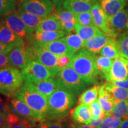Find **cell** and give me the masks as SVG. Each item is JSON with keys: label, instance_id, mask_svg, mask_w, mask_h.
I'll use <instances>...</instances> for the list:
<instances>
[{"label": "cell", "instance_id": "6da1fadb", "mask_svg": "<svg viewBox=\"0 0 128 128\" xmlns=\"http://www.w3.org/2000/svg\"><path fill=\"white\" fill-rule=\"evenodd\" d=\"M68 66L71 67L88 85L94 84L99 75L95 55L84 48L77 51L71 57Z\"/></svg>", "mask_w": 128, "mask_h": 128}, {"label": "cell", "instance_id": "7a4b0ae2", "mask_svg": "<svg viewBox=\"0 0 128 128\" xmlns=\"http://www.w3.org/2000/svg\"><path fill=\"white\" fill-rule=\"evenodd\" d=\"M76 96L58 89L47 97L48 113L45 120H60L65 118L76 104Z\"/></svg>", "mask_w": 128, "mask_h": 128}, {"label": "cell", "instance_id": "3957f363", "mask_svg": "<svg viewBox=\"0 0 128 128\" xmlns=\"http://www.w3.org/2000/svg\"><path fill=\"white\" fill-rule=\"evenodd\" d=\"M13 97L23 101L40 119H45L48 113L47 97L34 90L28 83L24 82L20 89Z\"/></svg>", "mask_w": 128, "mask_h": 128}, {"label": "cell", "instance_id": "277c9868", "mask_svg": "<svg viewBox=\"0 0 128 128\" xmlns=\"http://www.w3.org/2000/svg\"><path fill=\"white\" fill-rule=\"evenodd\" d=\"M59 89L78 96L88 84L80 77L76 72L68 66L58 71L55 76Z\"/></svg>", "mask_w": 128, "mask_h": 128}, {"label": "cell", "instance_id": "5b68a950", "mask_svg": "<svg viewBox=\"0 0 128 128\" xmlns=\"http://www.w3.org/2000/svg\"><path fill=\"white\" fill-rule=\"evenodd\" d=\"M24 82L22 71L8 65L0 68V94L11 97L23 86Z\"/></svg>", "mask_w": 128, "mask_h": 128}, {"label": "cell", "instance_id": "8992f818", "mask_svg": "<svg viewBox=\"0 0 128 128\" xmlns=\"http://www.w3.org/2000/svg\"><path fill=\"white\" fill-rule=\"evenodd\" d=\"M9 65L23 70L32 60H36L33 48L29 44L17 46L7 54Z\"/></svg>", "mask_w": 128, "mask_h": 128}, {"label": "cell", "instance_id": "52a82bcc", "mask_svg": "<svg viewBox=\"0 0 128 128\" xmlns=\"http://www.w3.org/2000/svg\"><path fill=\"white\" fill-rule=\"evenodd\" d=\"M25 81L37 82L49 78H55L47 67L36 60H32L25 68L22 70Z\"/></svg>", "mask_w": 128, "mask_h": 128}, {"label": "cell", "instance_id": "ba28073f", "mask_svg": "<svg viewBox=\"0 0 128 128\" xmlns=\"http://www.w3.org/2000/svg\"><path fill=\"white\" fill-rule=\"evenodd\" d=\"M18 2L25 11L42 17L52 15L55 10L52 0H18Z\"/></svg>", "mask_w": 128, "mask_h": 128}, {"label": "cell", "instance_id": "9c48e42d", "mask_svg": "<svg viewBox=\"0 0 128 128\" xmlns=\"http://www.w3.org/2000/svg\"><path fill=\"white\" fill-rule=\"evenodd\" d=\"M4 22L16 34L28 41L33 34L20 18L17 11L4 16Z\"/></svg>", "mask_w": 128, "mask_h": 128}, {"label": "cell", "instance_id": "30bf717a", "mask_svg": "<svg viewBox=\"0 0 128 128\" xmlns=\"http://www.w3.org/2000/svg\"><path fill=\"white\" fill-rule=\"evenodd\" d=\"M110 36L116 39L122 33L128 32V12L125 9L115 14L108 21Z\"/></svg>", "mask_w": 128, "mask_h": 128}, {"label": "cell", "instance_id": "8fae6325", "mask_svg": "<svg viewBox=\"0 0 128 128\" xmlns=\"http://www.w3.org/2000/svg\"><path fill=\"white\" fill-rule=\"evenodd\" d=\"M34 51L36 60L47 67L55 76L59 70L57 68L58 56L50 51L38 46H30Z\"/></svg>", "mask_w": 128, "mask_h": 128}, {"label": "cell", "instance_id": "7c38bea8", "mask_svg": "<svg viewBox=\"0 0 128 128\" xmlns=\"http://www.w3.org/2000/svg\"><path fill=\"white\" fill-rule=\"evenodd\" d=\"M128 79V60L123 56L113 60L107 80Z\"/></svg>", "mask_w": 128, "mask_h": 128}, {"label": "cell", "instance_id": "4fadbf2b", "mask_svg": "<svg viewBox=\"0 0 128 128\" xmlns=\"http://www.w3.org/2000/svg\"><path fill=\"white\" fill-rule=\"evenodd\" d=\"M33 45L38 46L47 49L58 57L61 56L72 57L74 55L62 38L47 43H33L30 46Z\"/></svg>", "mask_w": 128, "mask_h": 128}, {"label": "cell", "instance_id": "5bb4252c", "mask_svg": "<svg viewBox=\"0 0 128 128\" xmlns=\"http://www.w3.org/2000/svg\"><path fill=\"white\" fill-rule=\"evenodd\" d=\"M91 14L93 19L94 26L101 31L110 36V28L108 21L100 3L97 1L94 3L91 10Z\"/></svg>", "mask_w": 128, "mask_h": 128}, {"label": "cell", "instance_id": "9a60e30c", "mask_svg": "<svg viewBox=\"0 0 128 128\" xmlns=\"http://www.w3.org/2000/svg\"><path fill=\"white\" fill-rule=\"evenodd\" d=\"M112 39L114 38L102 32L100 34L96 35L87 40L83 42L82 48H84L91 54L96 55L100 52L103 46Z\"/></svg>", "mask_w": 128, "mask_h": 128}, {"label": "cell", "instance_id": "2e32d148", "mask_svg": "<svg viewBox=\"0 0 128 128\" xmlns=\"http://www.w3.org/2000/svg\"><path fill=\"white\" fill-rule=\"evenodd\" d=\"M0 42L6 44H13L16 47L26 44L24 39L12 32L4 21L0 22Z\"/></svg>", "mask_w": 128, "mask_h": 128}, {"label": "cell", "instance_id": "e0dca14e", "mask_svg": "<svg viewBox=\"0 0 128 128\" xmlns=\"http://www.w3.org/2000/svg\"><path fill=\"white\" fill-rule=\"evenodd\" d=\"M66 34L64 30L58 31H40L35 30L31 38L28 41V44L33 43H47L63 38Z\"/></svg>", "mask_w": 128, "mask_h": 128}, {"label": "cell", "instance_id": "ac0fdd59", "mask_svg": "<svg viewBox=\"0 0 128 128\" xmlns=\"http://www.w3.org/2000/svg\"><path fill=\"white\" fill-rule=\"evenodd\" d=\"M24 82L28 83L37 92L42 94L46 97H48L55 90L59 89L55 78H49L37 82H30L25 81Z\"/></svg>", "mask_w": 128, "mask_h": 128}, {"label": "cell", "instance_id": "d6986e66", "mask_svg": "<svg viewBox=\"0 0 128 128\" xmlns=\"http://www.w3.org/2000/svg\"><path fill=\"white\" fill-rule=\"evenodd\" d=\"M93 4L88 0H65L62 5V8L78 14L90 12Z\"/></svg>", "mask_w": 128, "mask_h": 128}, {"label": "cell", "instance_id": "ffe728a7", "mask_svg": "<svg viewBox=\"0 0 128 128\" xmlns=\"http://www.w3.org/2000/svg\"><path fill=\"white\" fill-rule=\"evenodd\" d=\"M11 104L17 114L24 119L42 120L23 101L14 97L11 100Z\"/></svg>", "mask_w": 128, "mask_h": 128}, {"label": "cell", "instance_id": "44dd1931", "mask_svg": "<svg viewBox=\"0 0 128 128\" xmlns=\"http://www.w3.org/2000/svg\"><path fill=\"white\" fill-rule=\"evenodd\" d=\"M126 0H104L100 1V4L104 12L108 21L113 16L124 9Z\"/></svg>", "mask_w": 128, "mask_h": 128}, {"label": "cell", "instance_id": "7402d4cb", "mask_svg": "<svg viewBox=\"0 0 128 128\" xmlns=\"http://www.w3.org/2000/svg\"><path fill=\"white\" fill-rule=\"evenodd\" d=\"M72 118L74 122L78 124L88 125L92 117L89 105L80 104L72 112Z\"/></svg>", "mask_w": 128, "mask_h": 128}, {"label": "cell", "instance_id": "603a6c76", "mask_svg": "<svg viewBox=\"0 0 128 128\" xmlns=\"http://www.w3.org/2000/svg\"><path fill=\"white\" fill-rule=\"evenodd\" d=\"M17 12H18L22 20L23 21L26 26L29 28L30 31L33 33H34L41 21L44 18V17H42L30 13V12L25 11L20 6H18Z\"/></svg>", "mask_w": 128, "mask_h": 128}, {"label": "cell", "instance_id": "cb8c5ba5", "mask_svg": "<svg viewBox=\"0 0 128 128\" xmlns=\"http://www.w3.org/2000/svg\"><path fill=\"white\" fill-rule=\"evenodd\" d=\"M62 30V26L60 20L54 15H50L44 17L36 30L40 31H58Z\"/></svg>", "mask_w": 128, "mask_h": 128}, {"label": "cell", "instance_id": "d4e9b609", "mask_svg": "<svg viewBox=\"0 0 128 128\" xmlns=\"http://www.w3.org/2000/svg\"><path fill=\"white\" fill-rule=\"evenodd\" d=\"M95 60L99 75L107 80L109 74L113 60L102 55L95 56Z\"/></svg>", "mask_w": 128, "mask_h": 128}, {"label": "cell", "instance_id": "484cf974", "mask_svg": "<svg viewBox=\"0 0 128 128\" xmlns=\"http://www.w3.org/2000/svg\"><path fill=\"white\" fill-rule=\"evenodd\" d=\"M75 31L76 34L82 39L83 42L88 40L96 35L102 33V31L96 26H82L78 24L75 25Z\"/></svg>", "mask_w": 128, "mask_h": 128}, {"label": "cell", "instance_id": "4316f807", "mask_svg": "<svg viewBox=\"0 0 128 128\" xmlns=\"http://www.w3.org/2000/svg\"><path fill=\"white\" fill-rule=\"evenodd\" d=\"M99 54L100 55L113 60L121 56L115 42V39H112L108 41L101 49Z\"/></svg>", "mask_w": 128, "mask_h": 128}, {"label": "cell", "instance_id": "83f0119b", "mask_svg": "<svg viewBox=\"0 0 128 128\" xmlns=\"http://www.w3.org/2000/svg\"><path fill=\"white\" fill-rule=\"evenodd\" d=\"M112 115L122 119L128 116V100H116L113 103Z\"/></svg>", "mask_w": 128, "mask_h": 128}, {"label": "cell", "instance_id": "f1b7e54d", "mask_svg": "<svg viewBox=\"0 0 128 128\" xmlns=\"http://www.w3.org/2000/svg\"><path fill=\"white\" fill-rule=\"evenodd\" d=\"M62 38L73 55L82 48L83 40L77 34H70Z\"/></svg>", "mask_w": 128, "mask_h": 128}, {"label": "cell", "instance_id": "f546056e", "mask_svg": "<svg viewBox=\"0 0 128 128\" xmlns=\"http://www.w3.org/2000/svg\"><path fill=\"white\" fill-rule=\"evenodd\" d=\"M99 88L98 86H94L83 92L79 98L80 104L90 105L97 98Z\"/></svg>", "mask_w": 128, "mask_h": 128}, {"label": "cell", "instance_id": "4dcf8cb0", "mask_svg": "<svg viewBox=\"0 0 128 128\" xmlns=\"http://www.w3.org/2000/svg\"><path fill=\"white\" fill-rule=\"evenodd\" d=\"M104 87L111 92L116 100H128V90L118 87L108 81L104 84Z\"/></svg>", "mask_w": 128, "mask_h": 128}, {"label": "cell", "instance_id": "1f68e13d", "mask_svg": "<svg viewBox=\"0 0 128 128\" xmlns=\"http://www.w3.org/2000/svg\"><path fill=\"white\" fill-rule=\"evenodd\" d=\"M115 42L120 55L128 60V32L118 36Z\"/></svg>", "mask_w": 128, "mask_h": 128}, {"label": "cell", "instance_id": "d6a6232c", "mask_svg": "<svg viewBox=\"0 0 128 128\" xmlns=\"http://www.w3.org/2000/svg\"><path fill=\"white\" fill-rule=\"evenodd\" d=\"M122 119L113 116L108 115L104 116L98 128H120Z\"/></svg>", "mask_w": 128, "mask_h": 128}, {"label": "cell", "instance_id": "836d02e7", "mask_svg": "<svg viewBox=\"0 0 128 128\" xmlns=\"http://www.w3.org/2000/svg\"><path fill=\"white\" fill-rule=\"evenodd\" d=\"M75 19L76 24L82 26H94L93 19L90 12L75 14Z\"/></svg>", "mask_w": 128, "mask_h": 128}, {"label": "cell", "instance_id": "e575fe53", "mask_svg": "<svg viewBox=\"0 0 128 128\" xmlns=\"http://www.w3.org/2000/svg\"><path fill=\"white\" fill-rule=\"evenodd\" d=\"M17 0H0V16H6L16 11Z\"/></svg>", "mask_w": 128, "mask_h": 128}, {"label": "cell", "instance_id": "d590c367", "mask_svg": "<svg viewBox=\"0 0 128 128\" xmlns=\"http://www.w3.org/2000/svg\"><path fill=\"white\" fill-rule=\"evenodd\" d=\"M90 108L91 113H92V117L91 118L92 119H103L106 114L104 113L103 109L98 102V98L94 100L92 103L90 105Z\"/></svg>", "mask_w": 128, "mask_h": 128}, {"label": "cell", "instance_id": "8d00e7d4", "mask_svg": "<svg viewBox=\"0 0 128 128\" xmlns=\"http://www.w3.org/2000/svg\"><path fill=\"white\" fill-rule=\"evenodd\" d=\"M42 120L24 119L17 124H14L7 128H34L38 126Z\"/></svg>", "mask_w": 128, "mask_h": 128}, {"label": "cell", "instance_id": "74e56055", "mask_svg": "<svg viewBox=\"0 0 128 128\" xmlns=\"http://www.w3.org/2000/svg\"><path fill=\"white\" fill-rule=\"evenodd\" d=\"M54 15L57 17V18L60 20V24L64 22H70V21H76L75 19V14L71 11L64 10L60 12H54Z\"/></svg>", "mask_w": 128, "mask_h": 128}, {"label": "cell", "instance_id": "f35d334b", "mask_svg": "<svg viewBox=\"0 0 128 128\" xmlns=\"http://www.w3.org/2000/svg\"><path fill=\"white\" fill-rule=\"evenodd\" d=\"M98 100L99 103H100V104L101 106V107H102L104 114L106 115V116L112 115V109H113L114 101L105 100V99L102 98L100 96H98Z\"/></svg>", "mask_w": 128, "mask_h": 128}, {"label": "cell", "instance_id": "ab89813d", "mask_svg": "<svg viewBox=\"0 0 128 128\" xmlns=\"http://www.w3.org/2000/svg\"><path fill=\"white\" fill-rule=\"evenodd\" d=\"M39 128H65L60 122L50 120H42L38 126Z\"/></svg>", "mask_w": 128, "mask_h": 128}, {"label": "cell", "instance_id": "60d3db41", "mask_svg": "<svg viewBox=\"0 0 128 128\" xmlns=\"http://www.w3.org/2000/svg\"><path fill=\"white\" fill-rule=\"evenodd\" d=\"M22 120L20 119V116L19 115L10 112L7 113L6 118V128L9 126H11L14 124H17Z\"/></svg>", "mask_w": 128, "mask_h": 128}, {"label": "cell", "instance_id": "b9f144b4", "mask_svg": "<svg viewBox=\"0 0 128 128\" xmlns=\"http://www.w3.org/2000/svg\"><path fill=\"white\" fill-rule=\"evenodd\" d=\"M71 59V57L68 56H59L58 59L57 63V68L59 70V71L62 68L68 66L70 63Z\"/></svg>", "mask_w": 128, "mask_h": 128}, {"label": "cell", "instance_id": "7bdbcfd3", "mask_svg": "<svg viewBox=\"0 0 128 128\" xmlns=\"http://www.w3.org/2000/svg\"><path fill=\"white\" fill-rule=\"evenodd\" d=\"M112 84L118 87L123 88L128 90V79H124L122 80H111L110 81Z\"/></svg>", "mask_w": 128, "mask_h": 128}, {"label": "cell", "instance_id": "ee69618b", "mask_svg": "<svg viewBox=\"0 0 128 128\" xmlns=\"http://www.w3.org/2000/svg\"><path fill=\"white\" fill-rule=\"evenodd\" d=\"M16 46L13 44H6L0 42V54H8Z\"/></svg>", "mask_w": 128, "mask_h": 128}, {"label": "cell", "instance_id": "f6af8a7d", "mask_svg": "<svg viewBox=\"0 0 128 128\" xmlns=\"http://www.w3.org/2000/svg\"><path fill=\"white\" fill-rule=\"evenodd\" d=\"M9 65L8 61L7 54H0V68H4Z\"/></svg>", "mask_w": 128, "mask_h": 128}, {"label": "cell", "instance_id": "bcb514c9", "mask_svg": "<svg viewBox=\"0 0 128 128\" xmlns=\"http://www.w3.org/2000/svg\"><path fill=\"white\" fill-rule=\"evenodd\" d=\"M65 0H52L55 7V12H60L62 8V5Z\"/></svg>", "mask_w": 128, "mask_h": 128}, {"label": "cell", "instance_id": "7dc6e473", "mask_svg": "<svg viewBox=\"0 0 128 128\" xmlns=\"http://www.w3.org/2000/svg\"><path fill=\"white\" fill-rule=\"evenodd\" d=\"M10 112V109L4 103L2 99L0 97V112L8 113H9Z\"/></svg>", "mask_w": 128, "mask_h": 128}, {"label": "cell", "instance_id": "c3c4849f", "mask_svg": "<svg viewBox=\"0 0 128 128\" xmlns=\"http://www.w3.org/2000/svg\"><path fill=\"white\" fill-rule=\"evenodd\" d=\"M103 119H92L91 118L90 122V124L88 125L92 126L94 128H98L99 126H100L101 123H102Z\"/></svg>", "mask_w": 128, "mask_h": 128}, {"label": "cell", "instance_id": "681fc988", "mask_svg": "<svg viewBox=\"0 0 128 128\" xmlns=\"http://www.w3.org/2000/svg\"><path fill=\"white\" fill-rule=\"evenodd\" d=\"M7 113L0 112V128H6V118Z\"/></svg>", "mask_w": 128, "mask_h": 128}, {"label": "cell", "instance_id": "f907efd6", "mask_svg": "<svg viewBox=\"0 0 128 128\" xmlns=\"http://www.w3.org/2000/svg\"><path fill=\"white\" fill-rule=\"evenodd\" d=\"M120 128H128V116L123 119Z\"/></svg>", "mask_w": 128, "mask_h": 128}, {"label": "cell", "instance_id": "816d5d0a", "mask_svg": "<svg viewBox=\"0 0 128 128\" xmlns=\"http://www.w3.org/2000/svg\"><path fill=\"white\" fill-rule=\"evenodd\" d=\"M76 128H94L92 126H90V125H87V124H77L76 126Z\"/></svg>", "mask_w": 128, "mask_h": 128}, {"label": "cell", "instance_id": "f5cc1de1", "mask_svg": "<svg viewBox=\"0 0 128 128\" xmlns=\"http://www.w3.org/2000/svg\"><path fill=\"white\" fill-rule=\"evenodd\" d=\"M88 1H90V2H92V4H94V3H96V2H97V1H98V0H88Z\"/></svg>", "mask_w": 128, "mask_h": 128}, {"label": "cell", "instance_id": "db71d44e", "mask_svg": "<svg viewBox=\"0 0 128 128\" xmlns=\"http://www.w3.org/2000/svg\"></svg>", "mask_w": 128, "mask_h": 128}, {"label": "cell", "instance_id": "11a10c76", "mask_svg": "<svg viewBox=\"0 0 128 128\" xmlns=\"http://www.w3.org/2000/svg\"></svg>", "mask_w": 128, "mask_h": 128}]
</instances>
